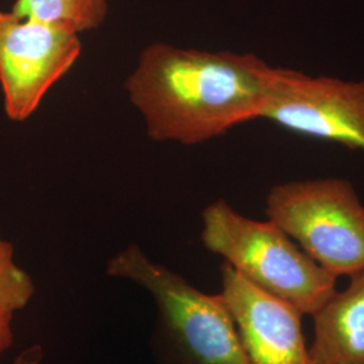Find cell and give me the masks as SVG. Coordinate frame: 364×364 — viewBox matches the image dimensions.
I'll return each mask as SVG.
<instances>
[{"label":"cell","mask_w":364,"mask_h":364,"mask_svg":"<svg viewBox=\"0 0 364 364\" xmlns=\"http://www.w3.org/2000/svg\"><path fill=\"white\" fill-rule=\"evenodd\" d=\"M108 0H16L13 11L75 33L97 28L105 22Z\"/></svg>","instance_id":"9"},{"label":"cell","mask_w":364,"mask_h":364,"mask_svg":"<svg viewBox=\"0 0 364 364\" xmlns=\"http://www.w3.org/2000/svg\"><path fill=\"white\" fill-rule=\"evenodd\" d=\"M221 299L234 317L247 364H314L302 313L220 266Z\"/></svg>","instance_id":"7"},{"label":"cell","mask_w":364,"mask_h":364,"mask_svg":"<svg viewBox=\"0 0 364 364\" xmlns=\"http://www.w3.org/2000/svg\"><path fill=\"white\" fill-rule=\"evenodd\" d=\"M13 313L0 311V353L7 351L13 346Z\"/></svg>","instance_id":"11"},{"label":"cell","mask_w":364,"mask_h":364,"mask_svg":"<svg viewBox=\"0 0 364 364\" xmlns=\"http://www.w3.org/2000/svg\"><path fill=\"white\" fill-rule=\"evenodd\" d=\"M264 213L333 277L364 270V204L341 177L278 183Z\"/></svg>","instance_id":"4"},{"label":"cell","mask_w":364,"mask_h":364,"mask_svg":"<svg viewBox=\"0 0 364 364\" xmlns=\"http://www.w3.org/2000/svg\"><path fill=\"white\" fill-rule=\"evenodd\" d=\"M107 273L131 281L156 306L154 347L161 364H247L234 317L220 294L210 296L156 263L136 245L117 252Z\"/></svg>","instance_id":"2"},{"label":"cell","mask_w":364,"mask_h":364,"mask_svg":"<svg viewBox=\"0 0 364 364\" xmlns=\"http://www.w3.org/2000/svg\"><path fill=\"white\" fill-rule=\"evenodd\" d=\"M201 242L262 291L312 316L336 291V277L272 220H254L216 200L203 210Z\"/></svg>","instance_id":"3"},{"label":"cell","mask_w":364,"mask_h":364,"mask_svg":"<svg viewBox=\"0 0 364 364\" xmlns=\"http://www.w3.org/2000/svg\"><path fill=\"white\" fill-rule=\"evenodd\" d=\"M77 33L0 11V87L7 117L23 122L81 54Z\"/></svg>","instance_id":"5"},{"label":"cell","mask_w":364,"mask_h":364,"mask_svg":"<svg viewBox=\"0 0 364 364\" xmlns=\"http://www.w3.org/2000/svg\"><path fill=\"white\" fill-rule=\"evenodd\" d=\"M260 119L304 136L364 151V78L311 76L279 68Z\"/></svg>","instance_id":"6"},{"label":"cell","mask_w":364,"mask_h":364,"mask_svg":"<svg viewBox=\"0 0 364 364\" xmlns=\"http://www.w3.org/2000/svg\"><path fill=\"white\" fill-rule=\"evenodd\" d=\"M43 358V352L39 346H31L22 352L13 364H39Z\"/></svg>","instance_id":"12"},{"label":"cell","mask_w":364,"mask_h":364,"mask_svg":"<svg viewBox=\"0 0 364 364\" xmlns=\"http://www.w3.org/2000/svg\"><path fill=\"white\" fill-rule=\"evenodd\" d=\"M314 364H364V270L312 314Z\"/></svg>","instance_id":"8"},{"label":"cell","mask_w":364,"mask_h":364,"mask_svg":"<svg viewBox=\"0 0 364 364\" xmlns=\"http://www.w3.org/2000/svg\"><path fill=\"white\" fill-rule=\"evenodd\" d=\"M36 293L31 277L14 260L13 245L0 236V311L25 309Z\"/></svg>","instance_id":"10"},{"label":"cell","mask_w":364,"mask_h":364,"mask_svg":"<svg viewBox=\"0 0 364 364\" xmlns=\"http://www.w3.org/2000/svg\"><path fill=\"white\" fill-rule=\"evenodd\" d=\"M278 69L254 54L158 42L142 52L124 87L150 138L193 146L260 119Z\"/></svg>","instance_id":"1"}]
</instances>
